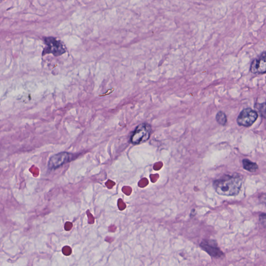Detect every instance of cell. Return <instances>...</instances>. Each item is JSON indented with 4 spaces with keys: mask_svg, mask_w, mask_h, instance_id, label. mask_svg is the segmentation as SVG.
<instances>
[{
    "mask_svg": "<svg viewBox=\"0 0 266 266\" xmlns=\"http://www.w3.org/2000/svg\"><path fill=\"white\" fill-rule=\"evenodd\" d=\"M200 246L212 257L219 258L223 255V253L218 247L216 242L213 240H203Z\"/></svg>",
    "mask_w": 266,
    "mask_h": 266,
    "instance_id": "cell-6",
    "label": "cell"
},
{
    "mask_svg": "<svg viewBox=\"0 0 266 266\" xmlns=\"http://www.w3.org/2000/svg\"><path fill=\"white\" fill-rule=\"evenodd\" d=\"M242 183V177L238 174L226 175L215 180L213 187L220 195L235 196L240 192Z\"/></svg>",
    "mask_w": 266,
    "mask_h": 266,
    "instance_id": "cell-1",
    "label": "cell"
},
{
    "mask_svg": "<svg viewBox=\"0 0 266 266\" xmlns=\"http://www.w3.org/2000/svg\"><path fill=\"white\" fill-rule=\"evenodd\" d=\"M152 128L147 123H141L131 134L130 142L133 145H139L147 142L151 135Z\"/></svg>",
    "mask_w": 266,
    "mask_h": 266,
    "instance_id": "cell-2",
    "label": "cell"
},
{
    "mask_svg": "<svg viewBox=\"0 0 266 266\" xmlns=\"http://www.w3.org/2000/svg\"><path fill=\"white\" fill-rule=\"evenodd\" d=\"M258 115L257 112L250 108H245L240 113L237 118V123L240 126L249 127L257 120Z\"/></svg>",
    "mask_w": 266,
    "mask_h": 266,
    "instance_id": "cell-4",
    "label": "cell"
},
{
    "mask_svg": "<svg viewBox=\"0 0 266 266\" xmlns=\"http://www.w3.org/2000/svg\"><path fill=\"white\" fill-rule=\"evenodd\" d=\"M63 252L65 255H69L71 253V248L68 246H65L63 249Z\"/></svg>",
    "mask_w": 266,
    "mask_h": 266,
    "instance_id": "cell-11",
    "label": "cell"
},
{
    "mask_svg": "<svg viewBox=\"0 0 266 266\" xmlns=\"http://www.w3.org/2000/svg\"><path fill=\"white\" fill-rule=\"evenodd\" d=\"M216 120L219 124L222 125H225L227 121L226 115L222 111H219L218 113H217L216 115Z\"/></svg>",
    "mask_w": 266,
    "mask_h": 266,
    "instance_id": "cell-9",
    "label": "cell"
},
{
    "mask_svg": "<svg viewBox=\"0 0 266 266\" xmlns=\"http://www.w3.org/2000/svg\"><path fill=\"white\" fill-rule=\"evenodd\" d=\"M255 107L258 110L262 117L265 118L266 117V103H256Z\"/></svg>",
    "mask_w": 266,
    "mask_h": 266,
    "instance_id": "cell-10",
    "label": "cell"
},
{
    "mask_svg": "<svg viewBox=\"0 0 266 266\" xmlns=\"http://www.w3.org/2000/svg\"><path fill=\"white\" fill-rule=\"evenodd\" d=\"M242 162L244 168L250 172H255L258 168V166L256 163L253 162L248 159H244Z\"/></svg>",
    "mask_w": 266,
    "mask_h": 266,
    "instance_id": "cell-8",
    "label": "cell"
},
{
    "mask_svg": "<svg viewBox=\"0 0 266 266\" xmlns=\"http://www.w3.org/2000/svg\"><path fill=\"white\" fill-rule=\"evenodd\" d=\"M250 71L254 74H265L266 71V52L264 51L251 63Z\"/></svg>",
    "mask_w": 266,
    "mask_h": 266,
    "instance_id": "cell-7",
    "label": "cell"
},
{
    "mask_svg": "<svg viewBox=\"0 0 266 266\" xmlns=\"http://www.w3.org/2000/svg\"><path fill=\"white\" fill-rule=\"evenodd\" d=\"M44 42L47 48L44 49L43 55L46 54H52L55 56H59L66 52L62 42L54 38H45Z\"/></svg>",
    "mask_w": 266,
    "mask_h": 266,
    "instance_id": "cell-3",
    "label": "cell"
},
{
    "mask_svg": "<svg viewBox=\"0 0 266 266\" xmlns=\"http://www.w3.org/2000/svg\"><path fill=\"white\" fill-rule=\"evenodd\" d=\"M259 220L262 225L265 227L266 225V214L265 213H263L259 216Z\"/></svg>",
    "mask_w": 266,
    "mask_h": 266,
    "instance_id": "cell-12",
    "label": "cell"
},
{
    "mask_svg": "<svg viewBox=\"0 0 266 266\" xmlns=\"http://www.w3.org/2000/svg\"><path fill=\"white\" fill-rule=\"evenodd\" d=\"M73 154L67 152H62L53 155L48 162L49 169H57L63 165L68 163L73 159Z\"/></svg>",
    "mask_w": 266,
    "mask_h": 266,
    "instance_id": "cell-5",
    "label": "cell"
}]
</instances>
